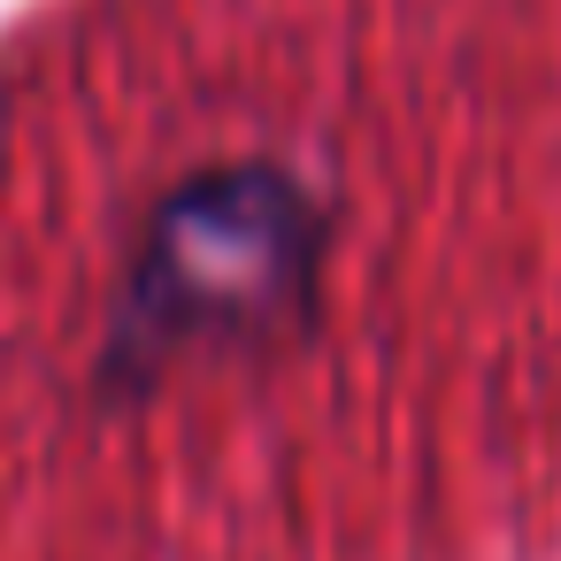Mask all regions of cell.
<instances>
[{
    "instance_id": "obj_1",
    "label": "cell",
    "mask_w": 561,
    "mask_h": 561,
    "mask_svg": "<svg viewBox=\"0 0 561 561\" xmlns=\"http://www.w3.org/2000/svg\"><path fill=\"white\" fill-rule=\"evenodd\" d=\"M331 231V201L285 162H216L185 178L124 262L108 331L93 346V392L147 400L185 362L308 323Z\"/></svg>"
}]
</instances>
